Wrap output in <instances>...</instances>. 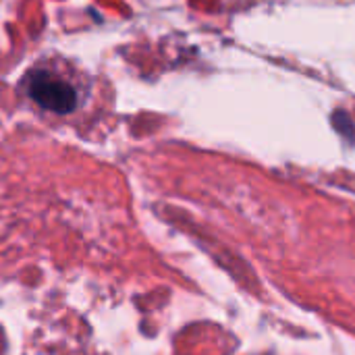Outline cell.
I'll return each instance as SVG.
<instances>
[{"instance_id":"1","label":"cell","mask_w":355,"mask_h":355,"mask_svg":"<svg viewBox=\"0 0 355 355\" xmlns=\"http://www.w3.org/2000/svg\"><path fill=\"white\" fill-rule=\"evenodd\" d=\"M27 92H29V98L37 106H42L44 110L54 112L58 116H67V114L75 112L79 106L77 89L71 83L56 79L46 71H33L29 75Z\"/></svg>"},{"instance_id":"2","label":"cell","mask_w":355,"mask_h":355,"mask_svg":"<svg viewBox=\"0 0 355 355\" xmlns=\"http://www.w3.org/2000/svg\"><path fill=\"white\" fill-rule=\"evenodd\" d=\"M333 125L337 127V131H339L347 141H355V125L354 121L349 119L347 112L337 110V112L333 114Z\"/></svg>"}]
</instances>
